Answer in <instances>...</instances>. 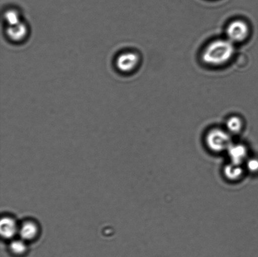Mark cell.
<instances>
[{
	"label": "cell",
	"mask_w": 258,
	"mask_h": 257,
	"mask_svg": "<svg viewBox=\"0 0 258 257\" xmlns=\"http://www.w3.org/2000/svg\"><path fill=\"white\" fill-rule=\"evenodd\" d=\"M234 52V43L229 39L215 40L205 48L202 60L211 66H221L232 59Z\"/></svg>",
	"instance_id": "obj_1"
},
{
	"label": "cell",
	"mask_w": 258,
	"mask_h": 257,
	"mask_svg": "<svg viewBox=\"0 0 258 257\" xmlns=\"http://www.w3.org/2000/svg\"><path fill=\"white\" fill-rule=\"evenodd\" d=\"M139 62V55L136 53L127 52L123 53L117 57L116 65L123 72L133 71L138 66Z\"/></svg>",
	"instance_id": "obj_4"
},
{
	"label": "cell",
	"mask_w": 258,
	"mask_h": 257,
	"mask_svg": "<svg viewBox=\"0 0 258 257\" xmlns=\"http://www.w3.org/2000/svg\"><path fill=\"white\" fill-rule=\"evenodd\" d=\"M38 226L33 221H27L23 224L20 230V235L22 240H31L36 237L38 234Z\"/></svg>",
	"instance_id": "obj_8"
},
{
	"label": "cell",
	"mask_w": 258,
	"mask_h": 257,
	"mask_svg": "<svg viewBox=\"0 0 258 257\" xmlns=\"http://www.w3.org/2000/svg\"><path fill=\"white\" fill-rule=\"evenodd\" d=\"M28 30L26 25L20 22L17 25L9 26L7 29V34L10 39L19 42L24 40L27 35Z\"/></svg>",
	"instance_id": "obj_7"
},
{
	"label": "cell",
	"mask_w": 258,
	"mask_h": 257,
	"mask_svg": "<svg viewBox=\"0 0 258 257\" xmlns=\"http://www.w3.org/2000/svg\"><path fill=\"white\" fill-rule=\"evenodd\" d=\"M249 34L248 25L241 20H236L230 23L226 29L227 39L234 44L244 41Z\"/></svg>",
	"instance_id": "obj_3"
},
{
	"label": "cell",
	"mask_w": 258,
	"mask_h": 257,
	"mask_svg": "<svg viewBox=\"0 0 258 257\" xmlns=\"http://www.w3.org/2000/svg\"><path fill=\"white\" fill-rule=\"evenodd\" d=\"M224 173L229 180L236 181L242 177L244 170L241 165L235 164L231 162L224 167Z\"/></svg>",
	"instance_id": "obj_9"
},
{
	"label": "cell",
	"mask_w": 258,
	"mask_h": 257,
	"mask_svg": "<svg viewBox=\"0 0 258 257\" xmlns=\"http://www.w3.org/2000/svg\"><path fill=\"white\" fill-rule=\"evenodd\" d=\"M23 240H15L13 241L12 242L10 243V251H11L13 253L15 254V255H24V254L26 252L27 246L26 244H25Z\"/></svg>",
	"instance_id": "obj_11"
},
{
	"label": "cell",
	"mask_w": 258,
	"mask_h": 257,
	"mask_svg": "<svg viewBox=\"0 0 258 257\" xmlns=\"http://www.w3.org/2000/svg\"><path fill=\"white\" fill-rule=\"evenodd\" d=\"M206 143L210 150L214 152H221L228 149L232 144L231 137L228 131L214 128L207 133Z\"/></svg>",
	"instance_id": "obj_2"
},
{
	"label": "cell",
	"mask_w": 258,
	"mask_h": 257,
	"mask_svg": "<svg viewBox=\"0 0 258 257\" xmlns=\"http://www.w3.org/2000/svg\"><path fill=\"white\" fill-rule=\"evenodd\" d=\"M5 19L9 26H12L21 22L19 12L15 11V10H9L5 13Z\"/></svg>",
	"instance_id": "obj_12"
},
{
	"label": "cell",
	"mask_w": 258,
	"mask_h": 257,
	"mask_svg": "<svg viewBox=\"0 0 258 257\" xmlns=\"http://www.w3.org/2000/svg\"><path fill=\"white\" fill-rule=\"evenodd\" d=\"M18 230L17 225L14 219L3 218L0 223V232L3 237L10 239L14 237Z\"/></svg>",
	"instance_id": "obj_6"
},
{
	"label": "cell",
	"mask_w": 258,
	"mask_h": 257,
	"mask_svg": "<svg viewBox=\"0 0 258 257\" xmlns=\"http://www.w3.org/2000/svg\"><path fill=\"white\" fill-rule=\"evenodd\" d=\"M227 150L231 162L235 164L241 165V163L246 159L247 149L246 146L244 145L232 143Z\"/></svg>",
	"instance_id": "obj_5"
},
{
	"label": "cell",
	"mask_w": 258,
	"mask_h": 257,
	"mask_svg": "<svg viewBox=\"0 0 258 257\" xmlns=\"http://www.w3.org/2000/svg\"><path fill=\"white\" fill-rule=\"evenodd\" d=\"M242 127H243V123L242 120L236 116L230 117L227 121L226 127L229 133L236 134L241 132Z\"/></svg>",
	"instance_id": "obj_10"
},
{
	"label": "cell",
	"mask_w": 258,
	"mask_h": 257,
	"mask_svg": "<svg viewBox=\"0 0 258 257\" xmlns=\"http://www.w3.org/2000/svg\"><path fill=\"white\" fill-rule=\"evenodd\" d=\"M247 169L251 173L258 172V159L257 158H250L246 162Z\"/></svg>",
	"instance_id": "obj_13"
}]
</instances>
